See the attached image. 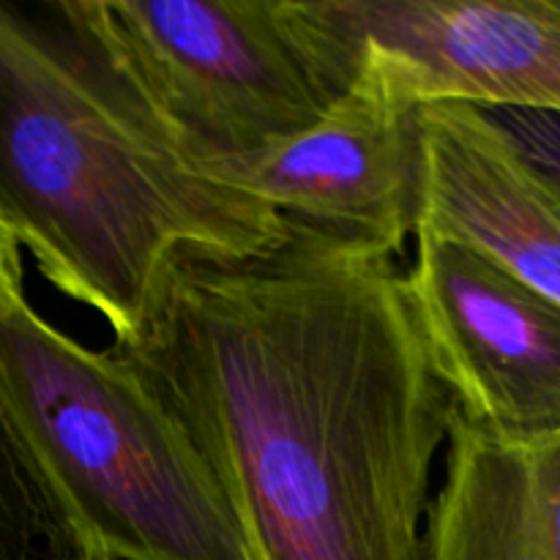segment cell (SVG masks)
I'll return each mask as SVG.
<instances>
[{
  "label": "cell",
  "mask_w": 560,
  "mask_h": 560,
  "mask_svg": "<svg viewBox=\"0 0 560 560\" xmlns=\"http://www.w3.org/2000/svg\"><path fill=\"white\" fill-rule=\"evenodd\" d=\"M481 109V107H479ZM517 151L560 186V115L539 109H481Z\"/></svg>",
  "instance_id": "cell-11"
},
{
  "label": "cell",
  "mask_w": 560,
  "mask_h": 560,
  "mask_svg": "<svg viewBox=\"0 0 560 560\" xmlns=\"http://www.w3.org/2000/svg\"><path fill=\"white\" fill-rule=\"evenodd\" d=\"M249 257L180 255L135 345L211 468L244 560H432L452 397L394 257L282 217Z\"/></svg>",
  "instance_id": "cell-1"
},
{
  "label": "cell",
  "mask_w": 560,
  "mask_h": 560,
  "mask_svg": "<svg viewBox=\"0 0 560 560\" xmlns=\"http://www.w3.org/2000/svg\"><path fill=\"white\" fill-rule=\"evenodd\" d=\"M22 290V249L0 224V299Z\"/></svg>",
  "instance_id": "cell-12"
},
{
  "label": "cell",
  "mask_w": 560,
  "mask_h": 560,
  "mask_svg": "<svg viewBox=\"0 0 560 560\" xmlns=\"http://www.w3.org/2000/svg\"><path fill=\"white\" fill-rule=\"evenodd\" d=\"M0 410L82 560H244L211 468L118 348L0 299Z\"/></svg>",
  "instance_id": "cell-3"
},
{
  "label": "cell",
  "mask_w": 560,
  "mask_h": 560,
  "mask_svg": "<svg viewBox=\"0 0 560 560\" xmlns=\"http://www.w3.org/2000/svg\"><path fill=\"white\" fill-rule=\"evenodd\" d=\"M328 85L560 115V0H290Z\"/></svg>",
  "instance_id": "cell-5"
},
{
  "label": "cell",
  "mask_w": 560,
  "mask_h": 560,
  "mask_svg": "<svg viewBox=\"0 0 560 560\" xmlns=\"http://www.w3.org/2000/svg\"><path fill=\"white\" fill-rule=\"evenodd\" d=\"M405 290L454 413L506 441L560 435V304L435 235H416Z\"/></svg>",
  "instance_id": "cell-6"
},
{
  "label": "cell",
  "mask_w": 560,
  "mask_h": 560,
  "mask_svg": "<svg viewBox=\"0 0 560 560\" xmlns=\"http://www.w3.org/2000/svg\"><path fill=\"white\" fill-rule=\"evenodd\" d=\"M0 224L126 348L180 255H257L284 219L197 173L80 0H0Z\"/></svg>",
  "instance_id": "cell-2"
},
{
  "label": "cell",
  "mask_w": 560,
  "mask_h": 560,
  "mask_svg": "<svg viewBox=\"0 0 560 560\" xmlns=\"http://www.w3.org/2000/svg\"><path fill=\"white\" fill-rule=\"evenodd\" d=\"M416 235L457 241L560 304V186L470 104H419Z\"/></svg>",
  "instance_id": "cell-8"
},
{
  "label": "cell",
  "mask_w": 560,
  "mask_h": 560,
  "mask_svg": "<svg viewBox=\"0 0 560 560\" xmlns=\"http://www.w3.org/2000/svg\"><path fill=\"white\" fill-rule=\"evenodd\" d=\"M432 560H560V435L506 441L452 410Z\"/></svg>",
  "instance_id": "cell-9"
},
{
  "label": "cell",
  "mask_w": 560,
  "mask_h": 560,
  "mask_svg": "<svg viewBox=\"0 0 560 560\" xmlns=\"http://www.w3.org/2000/svg\"><path fill=\"white\" fill-rule=\"evenodd\" d=\"M126 80L191 162L255 151L315 124L339 93L290 0H80Z\"/></svg>",
  "instance_id": "cell-4"
},
{
  "label": "cell",
  "mask_w": 560,
  "mask_h": 560,
  "mask_svg": "<svg viewBox=\"0 0 560 560\" xmlns=\"http://www.w3.org/2000/svg\"><path fill=\"white\" fill-rule=\"evenodd\" d=\"M195 167L279 217L394 257L419 224V107L350 82L306 129L255 151L200 159Z\"/></svg>",
  "instance_id": "cell-7"
},
{
  "label": "cell",
  "mask_w": 560,
  "mask_h": 560,
  "mask_svg": "<svg viewBox=\"0 0 560 560\" xmlns=\"http://www.w3.org/2000/svg\"><path fill=\"white\" fill-rule=\"evenodd\" d=\"M0 560H82L25 446L0 410Z\"/></svg>",
  "instance_id": "cell-10"
}]
</instances>
